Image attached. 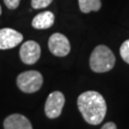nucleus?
I'll use <instances>...</instances> for the list:
<instances>
[{"label": "nucleus", "mask_w": 129, "mask_h": 129, "mask_svg": "<svg viewBox=\"0 0 129 129\" xmlns=\"http://www.w3.org/2000/svg\"><path fill=\"white\" fill-rule=\"evenodd\" d=\"M78 107L83 119L92 125L100 124L104 119L107 110L105 100L96 91H87L79 95Z\"/></svg>", "instance_id": "nucleus-1"}, {"label": "nucleus", "mask_w": 129, "mask_h": 129, "mask_svg": "<svg viewBox=\"0 0 129 129\" xmlns=\"http://www.w3.org/2000/svg\"><path fill=\"white\" fill-rule=\"evenodd\" d=\"M116 62L113 52L105 45H99L90 56V67L96 73H105L113 69Z\"/></svg>", "instance_id": "nucleus-2"}, {"label": "nucleus", "mask_w": 129, "mask_h": 129, "mask_svg": "<svg viewBox=\"0 0 129 129\" xmlns=\"http://www.w3.org/2000/svg\"><path fill=\"white\" fill-rule=\"evenodd\" d=\"M18 88L24 93H35L43 84L42 75L37 71H26L19 75L16 79Z\"/></svg>", "instance_id": "nucleus-3"}, {"label": "nucleus", "mask_w": 129, "mask_h": 129, "mask_svg": "<svg viewBox=\"0 0 129 129\" xmlns=\"http://www.w3.org/2000/svg\"><path fill=\"white\" fill-rule=\"evenodd\" d=\"M65 103V98L59 91L51 93L47 98L45 103V114L49 119H55L59 117Z\"/></svg>", "instance_id": "nucleus-4"}, {"label": "nucleus", "mask_w": 129, "mask_h": 129, "mask_svg": "<svg viewBox=\"0 0 129 129\" xmlns=\"http://www.w3.org/2000/svg\"><path fill=\"white\" fill-rule=\"evenodd\" d=\"M48 46L52 54L56 56H65L69 54L71 50L68 38L59 33H55L50 37Z\"/></svg>", "instance_id": "nucleus-5"}, {"label": "nucleus", "mask_w": 129, "mask_h": 129, "mask_svg": "<svg viewBox=\"0 0 129 129\" xmlns=\"http://www.w3.org/2000/svg\"><path fill=\"white\" fill-rule=\"evenodd\" d=\"M40 54H41V49L39 44L33 40L24 42L19 51V55L22 62L28 65L35 64L39 59Z\"/></svg>", "instance_id": "nucleus-6"}, {"label": "nucleus", "mask_w": 129, "mask_h": 129, "mask_svg": "<svg viewBox=\"0 0 129 129\" xmlns=\"http://www.w3.org/2000/svg\"><path fill=\"white\" fill-rule=\"evenodd\" d=\"M23 40V36L11 28L0 29V50L14 48Z\"/></svg>", "instance_id": "nucleus-7"}, {"label": "nucleus", "mask_w": 129, "mask_h": 129, "mask_svg": "<svg viewBox=\"0 0 129 129\" xmlns=\"http://www.w3.org/2000/svg\"><path fill=\"white\" fill-rule=\"evenodd\" d=\"M4 129H33L30 120L20 114H13L4 120Z\"/></svg>", "instance_id": "nucleus-8"}, {"label": "nucleus", "mask_w": 129, "mask_h": 129, "mask_svg": "<svg viewBox=\"0 0 129 129\" xmlns=\"http://www.w3.org/2000/svg\"><path fill=\"white\" fill-rule=\"evenodd\" d=\"M54 23H55V14L49 11L38 14L34 17L32 21L33 27L37 30L48 29L52 27Z\"/></svg>", "instance_id": "nucleus-9"}, {"label": "nucleus", "mask_w": 129, "mask_h": 129, "mask_svg": "<svg viewBox=\"0 0 129 129\" xmlns=\"http://www.w3.org/2000/svg\"><path fill=\"white\" fill-rule=\"evenodd\" d=\"M79 9L84 14L90 12H98L102 7L101 0H78Z\"/></svg>", "instance_id": "nucleus-10"}, {"label": "nucleus", "mask_w": 129, "mask_h": 129, "mask_svg": "<svg viewBox=\"0 0 129 129\" xmlns=\"http://www.w3.org/2000/svg\"><path fill=\"white\" fill-rule=\"evenodd\" d=\"M120 56L122 57V59L124 60L126 63L129 64V39L128 40H125L120 49Z\"/></svg>", "instance_id": "nucleus-11"}, {"label": "nucleus", "mask_w": 129, "mask_h": 129, "mask_svg": "<svg viewBox=\"0 0 129 129\" xmlns=\"http://www.w3.org/2000/svg\"><path fill=\"white\" fill-rule=\"evenodd\" d=\"M53 0H32V7L34 9H43L52 3Z\"/></svg>", "instance_id": "nucleus-12"}, {"label": "nucleus", "mask_w": 129, "mask_h": 129, "mask_svg": "<svg viewBox=\"0 0 129 129\" xmlns=\"http://www.w3.org/2000/svg\"><path fill=\"white\" fill-rule=\"evenodd\" d=\"M4 3L9 9L14 10L19 6L20 0H4Z\"/></svg>", "instance_id": "nucleus-13"}, {"label": "nucleus", "mask_w": 129, "mask_h": 129, "mask_svg": "<svg viewBox=\"0 0 129 129\" xmlns=\"http://www.w3.org/2000/svg\"><path fill=\"white\" fill-rule=\"evenodd\" d=\"M102 129H117V126L114 122H107L102 126Z\"/></svg>", "instance_id": "nucleus-14"}, {"label": "nucleus", "mask_w": 129, "mask_h": 129, "mask_svg": "<svg viewBox=\"0 0 129 129\" xmlns=\"http://www.w3.org/2000/svg\"><path fill=\"white\" fill-rule=\"evenodd\" d=\"M1 13H2V9H1V6H0V15H1Z\"/></svg>", "instance_id": "nucleus-15"}]
</instances>
